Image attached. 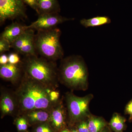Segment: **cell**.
I'll return each instance as SVG.
<instances>
[{"label": "cell", "mask_w": 132, "mask_h": 132, "mask_svg": "<svg viewBox=\"0 0 132 132\" xmlns=\"http://www.w3.org/2000/svg\"><path fill=\"white\" fill-rule=\"evenodd\" d=\"M52 89L24 74L14 92L18 105V116L32 110L50 111L57 103L51 101Z\"/></svg>", "instance_id": "1"}, {"label": "cell", "mask_w": 132, "mask_h": 132, "mask_svg": "<svg viewBox=\"0 0 132 132\" xmlns=\"http://www.w3.org/2000/svg\"><path fill=\"white\" fill-rule=\"evenodd\" d=\"M88 72L84 59L71 55L62 59L59 68V82L72 90L85 91L88 87Z\"/></svg>", "instance_id": "2"}, {"label": "cell", "mask_w": 132, "mask_h": 132, "mask_svg": "<svg viewBox=\"0 0 132 132\" xmlns=\"http://www.w3.org/2000/svg\"><path fill=\"white\" fill-rule=\"evenodd\" d=\"M55 61L38 55L26 56L21 61L24 73L53 90L59 87V68Z\"/></svg>", "instance_id": "3"}, {"label": "cell", "mask_w": 132, "mask_h": 132, "mask_svg": "<svg viewBox=\"0 0 132 132\" xmlns=\"http://www.w3.org/2000/svg\"><path fill=\"white\" fill-rule=\"evenodd\" d=\"M61 34L60 29L57 27L38 31L35 36V47L38 54L52 61L63 59L64 52L60 42Z\"/></svg>", "instance_id": "4"}, {"label": "cell", "mask_w": 132, "mask_h": 132, "mask_svg": "<svg viewBox=\"0 0 132 132\" xmlns=\"http://www.w3.org/2000/svg\"><path fill=\"white\" fill-rule=\"evenodd\" d=\"M93 98L92 94L79 97L71 92L66 94L65 101L67 108L69 124L72 127L77 123L86 120L91 116L89 105Z\"/></svg>", "instance_id": "5"}, {"label": "cell", "mask_w": 132, "mask_h": 132, "mask_svg": "<svg viewBox=\"0 0 132 132\" xmlns=\"http://www.w3.org/2000/svg\"><path fill=\"white\" fill-rule=\"evenodd\" d=\"M25 3L22 0H0V23L7 20L27 18Z\"/></svg>", "instance_id": "6"}, {"label": "cell", "mask_w": 132, "mask_h": 132, "mask_svg": "<svg viewBox=\"0 0 132 132\" xmlns=\"http://www.w3.org/2000/svg\"><path fill=\"white\" fill-rule=\"evenodd\" d=\"M33 29H28L11 44V47L18 54L26 56L37 55Z\"/></svg>", "instance_id": "7"}, {"label": "cell", "mask_w": 132, "mask_h": 132, "mask_svg": "<svg viewBox=\"0 0 132 132\" xmlns=\"http://www.w3.org/2000/svg\"><path fill=\"white\" fill-rule=\"evenodd\" d=\"M74 19L62 16L59 13L44 14L39 15L38 19L27 26V28L36 29L38 31H46L55 28L59 24Z\"/></svg>", "instance_id": "8"}, {"label": "cell", "mask_w": 132, "mask_h": 132, "mask_svg": "<svg viewBox=\"0 0 132 132\" xmlns=\"http://www.w3.org/2000/svg\"><path fill=\"white\" fill-rule=\"evenodd\" d=\"M67 116V111L60 100L50 111L48 122L55 132H60L66 128Z\"/></svg>", "instance_id": "9"}, {"label": "cell", "mask_w": 132, "mask_h": 132, "mask_svg": "<svg viewBox=\"0 0 132 132\" xmlns=\"http://www.w3.org/2000/svg\"><path fill=\"white\" fill-rule=\"evenodd\" d=\"M1 90L0 110L2 119L6 116L18 114V105L14 92L4 89Z\"/></svg>", "instance_id": "10"}, {"label": "cell", "mask_w": 132, "mask_h": 132, "mask_svg": "<svg viewBox=\"0 0 132 132\" xmlns=\"http://www.w3.org/2000/svg\"><path fill=\"white\" fill-rule=\"evenodd\" d=\"M24 72L21 62L19 64H12L8 63L0 65V76L4 80L10 81L13 84L20 82Z\"/></svg>", "instance_id": "11"}, {"label": "cell", "mask_w": 132, "mask_h": 132, "mask_svg": "<svg viewBox=\"0 0 132 132\" xmlns=\"http://www.w3.org/2000/svg\"><path fill=\"white\" fill-rule=\"evenodd\" d=\"M27 29V26L16 22H13L5 28L1 34V38L7 40L12 44Z\"/></svg>", "instance_id": "12"}, {"label": "cell", "mask_w": 132, "mask_h": 132, "mask_svg": "<svg viewBox=\"0 0 132 132\" xmlns=\"http://www.w3.org/2000/svg\"><path fill=\"white\" fill-rule=\"evenodd\" d=\"M21 115L26 117L29 125H37L48 122L50 111L43 109H37L26 112Z\"/></svg>", "instance_id": "13"}, {"label": "cell", "mask_w": 132, "mask_h": 132, "mask_svg": "<svg viewBox=\"0 0 132 132\" xmlns=\"http://www.w3.org/2000/svg\"><path fill=\"white\" fill-rule=\"evenodd\" d=\"M38 15L60 12V5L57 0H38Z\"/></svg>", "instance_id": "14"}, {"label": "cell", "mask_w": 132, "mask_h": 132, "mask_svg": "<svg viewBox=\"0 0 132 132\" xmlns=\"http://www.w3.org/2000/svg\"><path fill=\"white\" fill-rule=\"evenodd\" d=\"M87 120L89 132H101L108 126V123L102 117L91 115Z\"/></svg>", "instance_id": "15"}, {"label": "cell", "mask_w": 132, "mask_h": 132, "mask_svg": "<svg viewBox=\"0 0 132 132\" xmlns=\"http://www.w3.org/2000/svg\"><path fill=\"white\" fill-rule=\"evenodd\" d=\"M111 22V19L108 16H98L89 19H81L80 21V23L83 27L87 28L109 24Z\"/></svg>", "instance_id": "16"}, {"label": "cell", "mask_w": 132, "mask_h": 132, "mask_svg": "<svg viewBox=\"0 0 132 132\" xmlns=\"http://www.w3.org/2000/svg\"><path fill=\"white\" fill-rule=\"evenodd\" d=\"M126 120L125 117L114 113L109 123V127L114 132H123L126 128Z\"/></svg>", "instance_id": "17"}, {"label": "cell", "mask_w": 132, "mask_h": 132, "mask_svg": "<svg viewBox=\"0 0 132 132\" xmlns=\"http://www.w3.org/2000/svg\"><path fill=\"white\" fill-rule=\"evenodd\" d=\"M15 123L19 132H26L30 125L26 117L22 115L18 116L15 121Z\"/></svg>", "instance_id": "18"}, {"label": "cell", "mask_w": 132, "mask_h": 132, "mask_svg": "<svg viewBox=\"0 0 132 132\" xmlns=\"http://www.w3.org/2000/svg\"><path fill=\"white\" fill-rule=\"evenodd\" d=\"M35 128L34 132H55L48 122L38 124Z\"/></svg>", "instance_id": "19"}, {"label": "cell", "mask_w": 132, "mask_h": 132, "mask_svg": "<svg viewBox=\"0 0 132 132\" xmlns=\"http://www.w3.org/2000/svg\"><path fill=\"white\" fill-rule=\"evenodd\" d=\"M11 47V44L7 40L1 38L0 39V54H3L5 52L9 51Z\"/></svg>", "instance_id": "20"}, {"label": "cell", "mask_w": 132, "mask_h": 132, "mask_svg": "<svg viewBox=\"0 0 132 132\" xmlns=\"http://www.w3.org/2000/svg\"><path fill=\"white\" fill-rule=\"evenodd\" d=\"M76 125L75 127L79 132H89L88 120L82 121Z\"/></svg>", "instance_id": "21"}, {"label": "cell", "mask_w": 132, "mask_h": 132, "mask_svg": "<svg viewBox=\"0 0 132 132\" xmlns=\"http://www.w3.org/2000/svg\"><path fill=\"white\" fill-rule=\"evenodd\" d=\"M8 63L12 64H19L21 62L20 58L17 53H12L8 56Z\"/></svg>", "instance_id": "22"}, {"label": "cell", "mask_w": 132, "mask_h": 132, "mask_svg": "<svg viewBox=\"0 0 132 132\" xmlns=\"http://www.w3.org/2000/svg\"><path fill=\"white\" fill-rule=\"evenodd\" d=\"M25 4L28 5L30 7L39 14L38 10V0H22Z\"/></svg>", "instance_id": "23"}, {"label": "cell", "mask_w": 132, "mask_h": 132, "mask_svg": "<svg viewBox=\"0 0 132 132\" xmlns=\"http://www.w3.org/2000/svg\"><path fill=\"white\" fill-rule=\"evenodd\" d=\"M125 114L129 116L128 120L130 122L132 121V99L126 105L125 108Z\"/></svg>", "instance_id": "24"}, {"label": "cell", "mask_w": 132, "mask_h": 132, "mask_svg": "<svg viewBox=\"0 0 132 132\" xmlns=\"http://www.w3.org/2000/svg\"><path fill=\"white\" fill-rule=\"evenodd\" d=\"M50 96L51 101L54 103H57L60 100V93L56 90H52L50 94Z\"/></svg>", "instance_id": "25"}, {"label": "cell", "mask_w": 132, "mask_h": 132, "mask_svg": "<svg viewBox=\"0 0 132 132\" xmlns=\"http://www.w3.org/2000/svg\"><path fill=\"white\" fill-rule=\"evenodd\" d=\"M9 62L8 56L6 55L2 54L1 55L0 57V64L1 65H5Z\"/></svg>", "instance_id": "26"}, {"label": "cell", "mask_w": 132, "mask_h": 132, "mask_svg": "<svg viewBox=\"0 0 132 132\" xmlns=\"http://www.w3.org/2000/svg\"><path fill=\"white\" fill-rule=\"evenodd\" d=\"M101 132H110V129L108 127H107Z\"/></svg>", "instance_id": "27"}, {"label": "cell", "mask_w": 132, "mask_h": 132, "mask_svg": "<svg viewBox=\"0 0 132 132\" xmlns=\"http://www.w3.org/2000/svg\"><path fill=\"white\" fill-rule=\"evenodd\" d=\"M70 130H71V132H79L76 127L75 128H71Z\"/></svg>", "instance_id": "28"}, {"label": "cell", "mask_w": 132, "mask_h": 132, "mask_svg": "<svg viewBox=\"0 0 132 132\" xmlns=\"http://www.w3.org/2000/svg\"><path fill=\"white\" fill-rule=\"evenodd\" d=\"M60 132H71V130H69L68 129H67V128H65L64 130H62Z\"/></svg>", "instance_id": "29"}]
</instances>
